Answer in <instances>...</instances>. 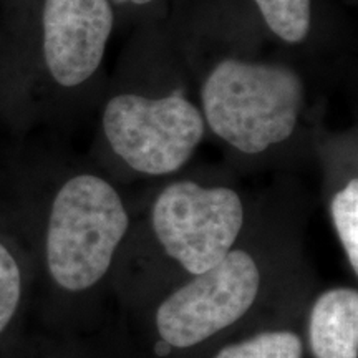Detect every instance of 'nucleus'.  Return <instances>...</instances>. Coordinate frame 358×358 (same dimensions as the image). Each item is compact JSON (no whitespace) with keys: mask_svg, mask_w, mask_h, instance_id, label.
Here are the masks:
<instances>
[{"mask_svg":"<svg viewBox=\"0 0 358 358\" xmlns=\"http://www.w3.org/2000/svg\"><path fill=\"white\" fill-rule=\"evenodd\" d=\"M192 58L206 128L244 158H262L294 141L310 116L306 77L289 60L213 40Z\"/></svg>","mask_w":358,"mask_h":358,"instance_id":"nucleus-1","label":"nucleus"},{"mask_svg":"<svg viewBox=\"0 0 358 358\" xmlns=\"http://www.w3.org/2000/svg\"><path fill=\"white\" fill-rule=\"evenodd\" d=\"M131 219L118 187L105 174L82 169L53 191L45 214L35 271L60 302L100 287L127 241Z\"/></svg>","mask_w":358,"mask_h":358,"instance_id":"nucleus-2","label":"nucleus"},{"mask_svg":"<svg viewBox=\"0 0 358 358\" xmlns=\"http://www.w3.org/2000/svg\"><path fill=\"white\" fill-rule=\"evenodd\" d=\"M176 66L128 71L103 103L100 133L106 150L128 171L164 178L182 171L204 141L198 98Z\"/></svg>","mask_w":358,"mask_h":358,"instance_id":"nucleus-3","label":"nucleus"},{"mask_svg":"<svg viewBox=\"0 0 358 358\" xmlns=\"http://www.w3.org/2000/svg\"><path fill=\"white\" fill-rule=\"evenodd\" d=\"M148 221L161 254L192 277L217 266L239 244L248 209L236 187L185 178L159 189Z\"/></svg>","mask_w":358,"mask_h":358,"instance_id":"nucleus-4","label":"nucleus"},{"mask_svg":"<svg viewBox=\"0 0 358 358\" xmlns=\"http://www.w3.org/2000/svg\"><path fill=\"white\" fill-rule=\"evenodd\" d=\"M264 280L262 259L237 244L217 266L189 277L161 299L151 320L156 340L171 352L211 342L256 307Z\"/></svg>","mask_w":358,"mask_h":358,"instance_id":"nucleus-5","label":"nucleus"},{"mask_svg":"<svg viewBox=\"0 0 358 358\" xmlns=\"http://www.w3.org/2000/svg\"><path fill=\"white\" fill-rule=\"evenodd\" d=\"M115 25L110 0H43L42 62L57 88L78 92L98 78Z\"/></svg>","mask_w":358,"mask_h":358,"instance_id":"nucleus-6","label":"nucleus"},{"mask_svg":"<svg viewBox=\"0 0 358 358\" xmlns=\"http://www.w3.org/2000/svg\"><path fill=\"white\" fill-rule=\"evenodd\" d=\"M307 347L312 358H358V292L337 285L312 302L307 317Z\"/></svg>","mask_w":358,"mask_h":358,"instance_id":"nucleus-7","label":"nucleus"},{"mask_svg":"<svg viewBox=\"0 0 358 358\" xmlns=\"http://www.w3.org/2000/svg\"><path fill=\"white\" fill-rule=\"evenodd\" d=\"M35 279L34 250L0 232V352L19 330Z\"/></svg>","mask_w":358,"mask_h":358,"instance_id":"nucleus-8","label":"nucleus"},{"mask_svg":"<svg viewBox=\"0 0 358 358\" xmlns=\"http://www.w3.org/2000/svg\"><path fill=\"white\" fill-rule=\"evenodd\" d=\"M259 24L287 47H301L312 38L315 0H250Z\"/></svg>","mask_w":358,"mask_h":358,"instance_id":"nucleus-9","label":"nucleus"},{"mask_svg":"<svg viewBox=\"0 0 358 358\" xmlns=\"http://www.w3.org/2000/svg\"><path fill=\"white\" fill-rule=\"evenodd\" d=\"M329 216L335 236L350 266L353 275H358V178L357 169H348L340 176L338 185L330 191Z\"/></svg>","mask_w":358,"mask_h":358,"instance_id":"nucleus-10","label":"nucleus"},{"mask_svg":"<svg viewBox=\"0 0 358 358\" xmlns=\"http://www.w3.org/2000/svg\"><path fill=\"white\" fill-rule=\"evenodd\" d=\"M306 342L292 329H267L219 348L213 358H303Z\"/></svg>","mask_w":358,"mask_h":358,"instance_id":"nucleus-11","label":"nucleus"},{"mask_svg":"<svg viewBox=\"0 0 358 358\" xmlns=\"http://www.w3.org/2000/svg\"><path fill=\"white\" fill-rule=\"evenodd\" d=\"M113 6L115 12H129V13H140V12H151L156 7L161 6L166 0H110Z\"/></svg>","mask_w":358,"mask_h":358,"instance_id":"nucleus-12","label":"nucleus"}]
</instances>
